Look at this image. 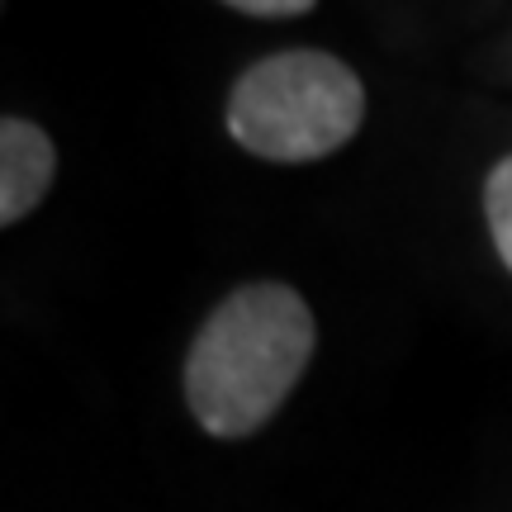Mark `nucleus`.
I'll return each mask as SVG.
<instances>
[{
  "instance_id": "obj_4",
  "label": "nucleus",
  "mask_w": 512,
  "mask_h": 512,
  "mask_svg": "<svg viewBox=\"0 0 512 512\" xmlns=\"http://www.w3.org/2000/svg\"><path fill=\"white\" fill-rule=\"evenodd\" d=\"M484 214H489V233H494L498 256L512 271V157H503L489 171V181H484Z\"/></svg>"
},
{
  "instance_id": "obj_1",
  "label": "nucleus",
  "mask_w": 512,
  "mask_h": 512,
  "mask_svg": "<svg viewBox=\"0 0 512 512\" xmlns=\"http://www.w3.org/2000/svg\"><path fill=\"white\" fill-rule=\"evenodd\" d=\"M304 294L275 280L242 285L204 318L185 356V399L209 437H252L294 394L313 356Z\"/></svg>"
},
{
  "instance_id": "obj_3",
  "label": "nucleus",
  "mask_w": 512,
  "mask_h": 512,
  "mask_svg": "<svg viewBox=\"0 0 512 512\" xmlns=\"http://www.w3.org/2000/svg\"><path fill=\"white\" fill-rule=\"evenodd\" d=\"M57 171V147L38 124L10 114L0 124V223L15 228L24 214H34L48 195Z\"/></svg>"
},
{
  "instance_id": "obj_2",
  "label": "nucleus",
  "mask_w": 512,
  "mask_h": 512,
  "mask_svg": "<svg viewBox=\"0 0 512 512\" xmlns=\"http://www.w3.org/2000/svg\"><path fill=\"white\" fill-rule=\"evenodd\" d=\"M366 119V86L342 57L318 48L261 57L238 76L228 100V133L266 162H318L356 138Z\"/></svg>"
},
{
  "instance_id": "obj_5",
  "label": "nucleus",
  "mask_w": 512,
  "mask_h": 512,
  "mask_svg": "<svg viewBox=\"0 0 512 512\" xmlns=\"http://www.w3.org/2000/svg\"><path fill=\"white\" fill-rule=\"evenodd\" d=\"M223 5H233V10L256 19H290V15H309L318 0H223Z\"/></svg>"
}]
</instances>
